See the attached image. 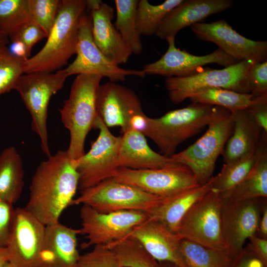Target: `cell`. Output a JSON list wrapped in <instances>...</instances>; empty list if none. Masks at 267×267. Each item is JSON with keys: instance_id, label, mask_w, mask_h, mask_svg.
Listing matches in <instances>:
<instances>
[{"instance_id": "10", "label": "cell", "mask_w": 267, "mask_h": 267, "mask_svg": "<svg viewBox=\"0 0 267 267\" xmlns=\"http://www.w3.org/2000/svg\"><path fill=\"white\" fill-rule=\"evenodd\" d=\"M80 215V234L84 235L87 241L84 248L106 245L122 239L148 217L147 213L135 210L102 213L86 205H82Z\"/></svg>"}, {"instance_id": "36", "label": "cell", "mask_w": 267, "mask_h": 267, "mask_svg": "<svg viewBox=\"0 0 267 267\" xmlns=\"http://www.w3.org/2000/svg\"><path fill=\"white\" fill-rule=\"evenodd\" d=\"M61 2L59 0H28L31 20L42 29L47 37L54 24Z\"/></svg>"}, {"instance_id": "8", "label": "cell", "mask_w": 267, "mask_h": 267, "mask_svg": "<svg viewBox=\"0 0 267 267\" xmlns=\"http://www.w3.org/2000/svg\"><path fill=\"white\" fill-rule=\"evenodd\" d=\"M254 63L242 60L222 69H206L189 76L168 77L165 86L169 98L176 104L182 103L196 91L206 88H221L250 93L248 75Z\"/></svg>"}, {"instance_id": "24", "label": "cell", "mask_w": 267, "mask_h": 267, "mask_svg": "<svg viewBox=\"0 0 267 267\" xmlns=\"http://www.w3.org/2000/svg\"><path fill=\"white\" fill-rule=\"evenodd\" d=\"M231 112L234 121L233 130L222 154L224 163L255 153L263 131L247 109Z\"/></svg>"}, {"instance_id": "2", "label": "cell", "mask_w": 267, "mask_h": 267, "mask_svg": "<svg viewBox=\"0 0 267 267\" xmlns=\"http://www.w3.org/2000/svg\"><path fill=\"white\" fill-rule=\"evenodd\" d=\"M86 9V0H62L44 46L23 63V72H53L67 64L76 54L80 21Z\"/></svg>"}, {"instance_id": "19", "label": "cell", "mask_w": 267, "mask_h": 267, "mask_svg": "<svg viewBox=\"0 0 267 267\" xmlns=\"http://www.w3.org/2000/svg\"><path fill=\"white\" fill-rule=\"evenodd\" d=\"M129 235L137 240L157 261L188 267L181 252V239L161 222L147 219L134 227Z\"/></svg>"}, {"instance_id": "22", "label": "cell", "mask_w": 267, "mask_h": 267, "mask_svg": "<svg viewBox=\"0 0 267 267\" xmlns=\"http://www.w3.org/2000/svg\"><path fill=\"white\" fill-rule=\"evenodd\" d=\"M142 134L128 130L123 133L118 152L119 168L136 170L160 169L179 167L171 157L153 150Z\"/></svg>"}, {"instance_id": "31", "label": "cell", "mask_w": 267, "mask_h": 267, "mask_svg": "<svg viewBox=\"0 0 267 267\" xmlns=\"http://www.w3.org/2000/svg\"><path fill=\"white\" fill-rule=\"evenodd\" d=\"M106 246L114 253L120 267H157L158 262L130 235Z\"/></svg>"}, {"instance_id": "45", "label": "cell", "mask_w": 267, "mask_h": 267, "mask_svg": "<svg viewBox=\"0 0 267 267\" xmlns=\"http://www.w3.org/2000/svg\"><path fill=\"white\" fill-rule=\"evenodd\" d=\"M256 236L267 239V200L265 199L263 203L262 213L260 216L257 230L255 234Z\"/></svg>"}, {"instance_id": "11", "label": "cell", "mask_w": 267, "mask_h": 267, "mask_svg": "<svg viewBox=\"0 0 267 267\" xmlns=\"http://www.w3.org/2000/svg\"><path fill=\"white\" fill-rule=\"evenodd\" d=\"M90 16L85 12L79 24L75 60L65 69L68 76L82 74H97L107 78L111 82L124 81L128 76L144 78L142 70L125 69L107 58L95 44L92 34Z\"/></svg>"}, {"instance_id": "12", "label": "cell", "mask_w": 267, "mask_h": 267, "mask_svg": "<svg viewBox=\"0 0 267 267\" xmlns=\"http://www.w3.org/2000/svg\"><path fill=\"white\" fill-rule=\"evenodd\" d=\"M95 128L99 133L90 149L75 160L81 190L111 178L119 168L118 158L121 136L113 135L98 116Z\"/></svg>"}, {"instance_id": "47", "label": "cell", "mask_w": 267, "mask_h": 267, "mask_svg": "<svg viewBox=\"0 0 267 267\" xmlns=\"http://www.w3.org/2000/svg\"><path fill=\"white\" fill-rule=\"evenodd\" d=\"M9 43V39L0 30V49L7 46Z\"/></svg>"}, {"instance_id": "44", "label": "cell", "mask_w": 267, "mask_h": 267, "mask_svg": "<svg viewBox=\"0 0 267 267\" xmlns=\"http://www.w3.org/2000/svg\"><path fill=\"white\" fill-rule=\"evenodd\" d=\"M11 45L8 49L15 56L19 57L24 61L29 58L31 52L25 44L17 39L9 40Z\"/></svg>"}, {"instance_id": "35", "label": "cell", "mask_w": 267, "mask_h": 267, "mask_svg": "<svg viewBox=\"0 0 267 267\" xmlns=\"http://www.w3.org/2000/svg\"><path fill=\"white\" fill-rule=\"evenodd\" d=\"M24 61L13 55L7 46L0 49V95L15 89L24 74Z\"/></svg>"}, {"instance_id": "4", "label": "cell", "mask_w": 267, "mask_h": 267, "mask_svg": "<svg viewBox=\"0 0 267 267\" xmlns=\"http://www.w3.org/2000/svg\"><path fill=\"white\" fill-rule=\"evenodd\" d=\"M233 124L232 112L216 106L205 134L188 147L171 157L188 167L200 185L207 183L213 177L216 162L232 134Z\"/></svg>"}, {"instance_id": "5", "label": "cell", "mask_w": 267, "mask_h": 267, "mask_svg": "<svg viewBox=\"0 0 267 267\" xmlns=\"http://www.w3.org/2000/svg\"><path fill=\"white\" fill-rule=\"evenodd\" d=\"M215 109L216 106L192 102L160 117L150 118L147 137L157 145L162 154L171 157L180 143L208 126Z\"/></svg>"}, {"instance_id": "27", "label": "cell", "mask_w": 267, "mask_h": 267, "mask_svg": "<svg viewBox=\"0 0 267 267\" xmlns=\"http://www.w3.org/2000/svg\"><path fill=\"white\" fill-rule=\"evenodd\" d=\"M24 184L22 158L14 146L7 147L0 153V200L14 204L20 198Z\"/></svg>"}, {"instance_id": "21", "label": "cell", "mask_w": 267, "mask_h": 267, "mask_svg": "<svg viewBox=\"0 0 267 267\" xmlns=\"http://www.w3.org/2000/svg\"><path fill=\"white\" fill-rule=\"evenodd\" d=\"M79 229L59 222L45 226L40 267H75L80 257L77 248Z\"/></svg>"}, {"instance_id": "20", "label": "cell", "mask_w": 267, "mask_h": 267, "mask_svg": "<svg viewBox=\"0 0 267 267\" xmlns=\"http://www.w3.org/2000/svg\"><path fill=\"white\" fill-rule=\"evenodd\" d=\"M230 0H182L167 14L155 35L162 40L175 38L182 29L229 8Z\"/></svg>"}, {"instance_id": "41", "label": "cell", "mask_w": 267, "mask_h": 267, "mask_svg": "<svg viewBox=\"0 0 267 267\" xmlns=\"http://www.w3.org/2000/svg\"><path fill=\"white\" fill-rule=\"evenodd\" d=\"M252 103L247 108L262 129L267 133V93L253 96Z\"/></svg>"}, {"instance_id": "33", "label": "cell", "mask_w": 267, "mask_h": 267, "mask_svg": "<svg viewBox=\"0 0 267 267\" xmlns=\"http://www.w3.org/2000/svg\"><path fill=\"white\" fill-rule=\"evenodd\" d=\"M255 153L232 162L224 163L213 178L212 189L224 194L237 185L247 175L255 162Z\"/></svg>"}, {"instance_id": "29", "label": "cell", "mask_w": 267, "mask_h": 267, "mask_svg": "<svg viewBox=\"0 0 267 267\" xmlns=\"http://www.w3.org/2000/svg\"><path fill=\"white\" fill-rule=\"evenodd\" d=\"M253 96L251 93L210 87L196 91L189 99L193 103L220 106L233 112L247 109L252 103Z\"/></svg>"}, {"instance_id": "42", "label": "cell", "mask_w": 267, "mask_h": 267, "mask_svg": "<svg viewBox=\"0 0 267 267\" xmlns=\"http://www.w3.org/2000/svg\"><path fill=\"white\" fill-rule=\"evenodd\" d=\"M247 246L253 254L267 267V239L253 235L248 239Z\"/></svg>"}, {"instance_id": "49", "label": "cell", "mask_w": 267, "mask_h": 267, "mask_svg": "<svg viewBox=\"0 0 267 267\" xmlns=\"http://www.w3.org/2000/svg\"><path fill=\"white\" fill-rule=\"evenodd\" d=\"M4 267H14L11 264L7 263Z\"/></svg>"}, {"instance_id": "40", "label": "cell", "mask_w": 267, "mask_h": 267, "mask_svg": "<svg viewBox=\"0 0 267 267\" xmlns=\"http://www.w3.org/2000/svg\"><path fill=\"white\" fill-rule=\"evenodd\" d=\"M15 211L13 204L0 200V247L6 246L13 225Z\"/></svg>"}, {"instance_id": "37", "label": "cell", "mask_w": 267, "mask_h": 267, "mask_svg": "<svg viewBox=\"0 0 267 267\" xmlns=\"http://www.w3.org/2000/svg\"><path fill=\"white\" fill-rule=\"evenodd\" d=\"M75 267H120L118 260L106 245H96L90 251L80 255Z\"/></svg>"}, {"instance_id": "30", "label": "cell", "mask_w": 267, "mask_h": 267, "mask_svg": "<svg viewBox=\"0 0 267 267\" xmlns=\"http://www.w3.org/2000/svg\"><path fill=\"white\" fill-rule=\"evenodd\" d=\"M180 246L188 267H233L234 260L225 250L210 248L182 239Z\"/></svg>"}, {"instance_id": "38", "label": "cell", "mask_w": 267, "mask_h": 267, "mask_svg": "<svg viewBox=\"0 0 267 267\" xmlns=\"http://www.w3.org/2000/svg\"><path fill=\"white\" fill-rule=\"evenodd\" d=\"M248 84L254 96L267 93V61L254 63L249 71Z\"/></svg>"}, {"instance_id": "17", "label": "cell", "mask_w": 267, "mask_h": 267, "mask_svg": "<svg viewBox=\"0 0 267 267\" xmlns=\"http://www.w3.org/2000/svg\"><path fill=\"white\" fill-rule=\"evenodd\" d=\"M168 48L158 60L144 65L142 71L146 75H157L168 77H183L196 74L207 64L216 63L226 67L238 62L220 48L211 53L197 56L185 50L176 47L175 38L166 39Z\"/></svg>"}, {"instance_id": "1", "label": "cell", "mask_w": 267, "mask_h": 267, "mask_svg": "<svg viewBox=\"0 0 267 267\" xmlns=\"http://www.w3.org/2000/svg\"><path fill=\"white\" fill-rule=\"evenodd\" d=\"M75 160L67 150H59L38 165L29 187L25 208L45 226L59 222L79 188Z\"/></svg>"}, {"instance_id": "23", "label": "cell", "mask_w": 267, "mask_h": 267, "mask_svg": "<svg viewBox=\"0 0 267 267\" xmlns=\"http://www.w3.org/2000/svg\"><path fill=\"white\" fill-rule=\"evenodd\" d=\"M94 42L104 55L115 64L126 63L132 52L112 23L114 9L101 2L90 11Z\"/></svg>"}, {"instance_id": "39", "label": "cell", "mask_w": 267, "mask_h": 267, "mask_svg": "<svg viewBox=\"0 0 267 267\" xmlns=\"http://www.w3.org/2000/svg\"><path fill=\"white\" fill-rule=\"evenodd\" d=\"M45 38H46L47 36L42 29L36 23L31 20L23 25L10 37L9 41L12 39L19 40L31 51L33 46Z\"/></svg>"}, {"instance_id": "43", "label": "cell", "mask_w": 267, "mask_h": 267, "mask_svg": "<svg viewBox=\"0 0 267 267\" xmlns=\"http://www.w3.org/2000/svg\"><path fill=\"white\" fill-rule=\"evenodd\" d=\"M233 267H265L247 246L234 260Z\"/></svg>"}, {"instance_id": "18", "label": "cell", "mask_w": 267, "mask_h": 267, "mask_svg": "<svg viewBox=\"0 0 267 267\" xmlns=\"http://www.w3.org/2000/svg\"><path fill=\"white\" fill-rule=\"evenodd\" d=\"M143 111L140 100L132 89L109 82L100 85L97 98V113L108 128L127 130L130 119Z\"/></svg>"}, {"instance_id": "14", "label": "cell", "mask_w": 267, "mask_h": 267, "mask_svg": "<svg viewBox=\"0 0 267 267\" xmlns=\"http://www.w3.org/2000/svg\"><path fill=\"white\" fill-rule=\"evenodd\" d=\"M267 198L223 201L222 209V230L225 250L235 260L241 254L245 242L257 230L263 203Z\"/></svg>"}, {"instance_id": "25", "label": "cell", "mask_w": 267, "mask_h": 267, "mask_svg": "<svg viewBox=\"0 0 267 267\" xmlns=\"http://www.w3.org/2000/svg\"><path fill=\"white\" fill-rule=\"evenodd\" d=\"M213 178L204 185L163 198L147 213L148 219L161 222L171 231L176 233L185 213L194 203L212 189Z\"/></svg>"}, {"instance_id": "13", "label": "cell", "mask_w": 267, "mask_h": 267, "mask_svg": "<svg viewBox=\"0 0 267 267\" xmlns=\"http://www.w3.org/2000/svg\"><path fill=\"white\" fill-rule=\"evenodd\" d=\"M111 178L161 198L200 186L193 173L184 165L146 170L120 167Z\"/></svg>"}, {"instance_id": "15", "label": "cell", "mask_w": 267, "mask_h": 267, "mask_svg": "<svg viewBox=\"0 0 267 267\" xmlns=\"http://www.w3.org/2000/svg\"><path fill=\"white\" fill-rule=\"evenodd\" d=\"M45 225L25 207L16 208L6 245L8 262L14 267H40Z\"/></svg>"}, {"instance_id": "34", "label": "cell", "mask_w": 267, "mask_h": 267, "mask_svg": "<svg viewBox=\"0 0 267 267\" xmlns=\"http://www.w3.org/2000/svg\"><path fill=\"white\" fill-rule=\"evenodd\" d=\"M31 20L28 0H0V30L8 39Z\"/></svg>"}, {"instance_id": "48", "label": "cell", "mask_w": 267, "mask_h": 267, "mask_svg": "<svg viewBox=\"0 0 267 267\" xmlns=\"http://www.w3.org/2000/svg\"><path fill=\"white\" fill-rule=\"evenodd\" d=\"M157 267H179L174 263L169 261H157Z\"/></svg>"}, {"instance_id": "26", "label": "cell", "mask_w": 267, "mask_h": 267, "mask_svg": "<svg viewBox=\"0 0 267 267\" xmlns=\"http://www.w3.org/2000/svg\"><path fill=\"white\" fill-rule=\"evenodd\" d=\"M255 154V162L247 175L230 191L221 194L223 201L267 197V133L262 131Z\"/></svg>"}, {"instance_id": "9", "label": "cell", "mask_w": 267, "mask_h": 267, "mask_svg": "<svg viewBox=\"0 0 267 267\" xmlns=\"http://www.w3.org/2000/svg\"><path fill=\"white\" fill-rule=\"evenodd\" d=\"M223 199L212 189L194 203L182 218L176 233L186 239L217 250H225L222 230Z\"/></svg>"}, {"instance_id": "32", "label": "cell", "mask_w": 267, "mask_h": 267, "mask_svg": "<svg viewBox=\"0 0 267 267\" xmlns=\"http://www.w3.org/2000/svg\"><path fill=\"white\" fill-rule=\"evenodd\" d=\"M182 0H166L158 5H152L147 0H138L136 22L140 35L155 34L167 14Z\"/></svg>"}, {"instance_id": "46", "label": "cell", "mask_w": 267, "mask_h": 267, "mask_svg": "<svg viewBox=\"0 0 267 267\" xmlns=\"http://www.w3.org/2000/svg\"><path fill=\"white\" fill-rule=\"evenodd\" d=\"M8 263L6 247H0V267H4Z\"/></svg>"}, {"instance_id": "7", "label": "cell", "mask_w": 267, "mask_h": 267, "mask_svg": "<svg viewBox=\"0 0 267 267\" xmlns=\"http://www.w3.org/2000/svg\"><path fill=\"white\" fill-rule=\"evenodd\" d=\"M162 198L109 178L81 190L71 205H86L102 213L126 210L148 213Z\"/></svg>"}, {"instance_id": "28", "label": "cell", "mask_w": 267, "mask_h": 267, "mask_svg": "<svg viewBox=\"0 0 267 267\" xmlns=\"http://www.w3.org/2000/svg\"><path fill=\"white\" fill-rule=\"evenodd\" d=\"M138 0H115L116 18L114 26L132 53L140 54L143 50L136 22Z\"/></svg>"}, {"instance_id": "6", "label": "cell", "mask_w": 267, "mask_h": 267, "mask_svg": "<svg viewBox=\"0 0 267 267\" xmlns=\"http://www.w3.org/2000/svg\"><path fill=\"white\" fill-rule=\"evenodd\" d=\"M68 75L64 69L55 72H35L22 75L15 89L29 111L32 130L38 135L42 150L51 155L49 146L47 119L48 106L52 95L61 90Z\"/></svg>"}, {"instance_id": "3", "label": "cell", "mask_w": 267, "mask_h": 267, "mask_svg": "<svg viewBox=\"0 0 267 267\" xmlns=\"http://www.w3.org/2000/svg\"><path fill=\"white\" fill-rule=\"evenodd\" d=\"M102 78L97 74L78 75L72 83L68 98L59 110L61 122L69 133L66 150L72 160H76L85 153L87 136L95 128L97 94Z\"/></svg>"}, {"instance_id": "16", "label": "cell", "mask_w": 267, "mask_h": 267, "mask_svg": "<svg viewBox=\"0 0 267 267\" xmlns=\"http://www.w3.org/2000/svg\"><path fill=\"white\" fill-rule=\"evenodd\" d=\"M191 29L198 39L216 44L219 48L239 61H267V41H254L242 36L224 20L197 23Z\"/></svg>"}]
</instances>
